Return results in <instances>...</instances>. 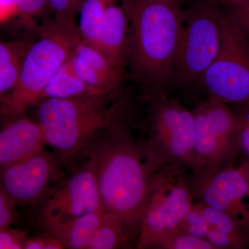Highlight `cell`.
Here are the masks:
<instances>
[{
	"mask_svg": "<svg viewBox=\"0 0 249 249\" xmlns=\"http://www.w3.org/2000/svg\"><path fill=\"white\" fill-rule=\"evenodd\" d=\"M87 152L95 160L105 212L119 217L138 235L152 176L164 165L148 137L136 136L111 111Z\"/></svg>",
	"mask_w": 249,
	"mask_h": 249,
	"instance_id": "cell-1",
	"label": "cell"
},
{
	"mask_svg": "<svg viewBox=\"0 0 249 249\" xmlns=\"http://www.w3.org/2000/svg\"><path fill=\"white\" fill-rule=\"evenodd\" d=\"M129 20L127 58L150 96L166 94L183 13L172 0H121Z\"/></svg>",
	"mask_w": 249,
	"mask_h": 249,
	"instance_id": "cell-2",
	"label": "cell"
},
{
	"mask_svg": "<svg viewBox=\"0 0 249 249\" xmlns=\"http://www.w3.org/2000/svg\"><path fill=\"white\" fill-rule=\"evenodd\" d=\"M81 40L74 21L54 18L46 23L40 39L32 42L23 59L14 88L0 102V118L9 122L22 117L40 103L49 80Z\"/></svg>",
	"mask_w": 249,
	"mask_h": 249,
	"instance_id": "cell-3",
	"label": "cell"
},
{
	"mask_svg": "<svg viewBox=\"0 0 249 249\" xmlns=\"http://www.w3.org/2000/svg\"><path fill=\"white\" fill-rule=\"evenodd\" d=\"M106 96L46 98L37 108V119L46 145L59 163H70L88 152L96 134L107 124Z\"/></svg>",
	"mask_w": 249,
	"mask_h": 249,
	"instance_id": "cell-4",
	"label": "cell"
},
{
	"mask_svg": "<svg viewBox=\"0 0 249 249\" xmlns=\"http://www.w3.org/2000/svg\"><path fill=\"white\" fill-rule=\"evenodd\" d=\"M193 172L168 163L152 176L136 248L153 249L163 236L178 228L194 204Z\"/></svg>",
	"mask_w": 249,
	"mask_h": 249,
	"instance_id": "cell-5",
	"label": "cell"
},
{
	"mask_svg": "<svg viewBox=\"0 0 249 249\" xmlns=\"http://www.w3.org/2000/svg\"><path fill=\"white\" fill-rule=\"evenodd\" d=\"M220 48L201 78L209 98L249 106V38L229 14L221 13Z\"/></svg>",
	"mask_w": 249,
	"mask_h": 249,
	"instance_id": "cell-6",
	"label": "cell"
},
{
	"mask_svg": "<svg viewBox=\"0 0 249 249\" xmlns=\"http://www.w3.org/2000/svg\"><path fill=\"white\" fill-rule=\"evenodd\" d=\"M220 14L204 1L183 13L173 71V79L180 85L188 86L201 80L217 56L221 44Z\"/></svg>",
	"mask_w": 249,
	"mask_h": 249,
	"instance_id": "cell-7",
	"label": "cell"
},
{
	"mask_svg": "<svg viewBox=\"0 0 249 249\" xmlns=\"http://www.w3.org/2000/svg\"><path fill=\"white\" fill-rule=\"evenodd\" d=\"M195 147L198 170L207 175L233 165L240 152L238 118L227 103L209 98L194 111Z\"/></svg>",
	"mask_w": 249,
	"mask_h": 249,
	"instance_id": "cell-8",
	"label": "cell"
},
{
	"mask_svg": "<svg viewBox=\"0 0 249 249\" xmlns=\"http://www.w3.org/2000/svg\"><path fill=\"white\" fill-rule=\"evenodd\" d=\"M148 140L163 164L178 163L196 173L198 170L195 147V117L166 94L152 96Z\"/></svg>",
	"mask_w": 249,
	"mask_h": 249,
	"instance_id": "cell-9",
	"label": "cell"
},
{
	"mask_svg": "<svg viewBox=\"0 0 249 249\" xmlns=\"http://www.w3.org/2000/svg\"><path fill=\"white\" fill-rule=\"evenodd\" d=\"M39 204L42 225L105 211L92 157L88 155L86 163L72 175L57 180Z\"/></svg>",
	"mask_w": 249,
	"mask_h": 249,
	"instance_id": "cell-10",
	"label": "cell"
},
{
	"mask_svg": "<svg viewBox=\"0 0 249 249\" xmlns=\"http://www.w3.org/2000/svg\"><path fill=\"white\" fill-rule=\"evenodd\" d=\"M55 154L45 147L0 169V188L16 206L37 205L60 177Z\"/></svg>",
	"mask_w": 249,
	"mask_h": 249,
	"instance_id": "cell-11",
	"label": "cell"
},
{
	"mask_svg": "<svg viewBox=\"0 0 249 249\" xmlns=\"http://www.w3.org/2000/svg\"><path fill=\"white\" fill-rule=\"evenodd\" d=\"M196 198L228 214L249 235V186L238 167L193 174Z\"/></svg>",
	"mask_w": 249,
	"mask_h": 249,
	"instance_id": "cell-12",
	"label": "cell"
},
{
	"mask_svg": "<svg viewBox=\"0 0 249 249\" xmlns=\"http://www.w3.org/2000/svg\"><path fill=\"white\" fill-rule=\"evenodd\" d=\"M181 230L209 241L215 249H245L249 235L228 214L199 200L179 226Z\"/></svg>",
	"mask_w": 249,
	"mask_h": 249,
	"instance_id": "cell-13",
	"label": "cell"
},
{
	"mask_svg": "<svg viewBox=\"0 0 249 249\" xmlns=\"http://www.w3.org/2000/svg\"><path fill=\"white\" fill-rule=\"evenodd\" d=\"M73 70L98 94L106 96L122 80L124 67L114 63L97 46L82 40L70 58Z\"/></svg>",
	"mask_w": 249,
	"mask_h": 249,
	"instance_id": "cell-14",
	"label": "cell"
},
{
	"mask_svg": "<svg viewBox=\"0 0 249 249\" xmlns=\"http://www.w3.org/2000/svg\"><path fill=\"white\" fill-rule=\"evenodd\" d=\"M46 145L37 122L19 117L0 130V169L24 160Z\"/></svg>",
	"mask_w": 249,
	"mask_h": 249,
	"instance_id": "cell-15",
	"label": "cell"
},
{
	"mask_svg": "<svg viewBox=\"0 0 249 249\" xmlns=\"http://www.w3.org/2000/svg\"><path fill=\"white\" fill-rule=\"evenodd\" d=\"M114 63L124 67L127 59V16L115 2L108 6L95 44Z\"/></svg>",
	"mask_w": 249,
	"mask_h": 249,
	"instance_id": "cell-16",
	"label": "cell"
},
{
	"mask_svg": "<svg viewBox=\"0 0 249 249\" xmlns=\"http://www.w3.org/2000/svg\"><path fill=\"white\" fill-rule=\"evenodd\" d=\"M106 213L105 211H97L43 227L46 232L58 239L65 249H87Z\"/></svg>",
	"mask_w": 249,
	"mask_h": 249,
	"instance_id": "cell-17",
	"label": "cell"
},
{
	"mask_svg": "<svg viewBox=\"0 0 249 249\" xmlns=\"http://www.w3.org/2000/svg\"><path fill=\"white\" fill-rule=\"evenodd\" d=\"M135 233L114 214L106 213L102 222L91 237L87 249H126L137 243Z\"/></svg>",
	"mask_w": 249,
	"mask_h": 249,
	"instance_id": "cell-18",
	"label": "cell"
},
{
	"mask_svg": "<svg viewBox=\"0 0 249 249\" xmlns=\"http://www.w3.org/2000/svg\"><path fill=\"white\" fill-rule=\"evenodd\" d=\"M88 96L102 95L98 94L80 79L69 58L49 80L42 93L41 101L46 98L63 99Z\"/></svg>",
	"mask_w": 249,
	"mask_h": 249,
	"instance_id": "cell-19",
	"label": "cell"
},
{
	"mask_svg": "<svg viewBox=\"0 0 249 249\" xmlns=\"http://www.w3.org/2000/svg\"><path fill=\"white\" fill-rule=\"evenodd\" d=\"M32 42L0 40V102L16 84L23 59Z\"/></svg>",
	"mask_w": 249,
	"mask_h": 249,
	"instance_id": "cell-20",
	"label": "cell"
},
{
	"mask_svg": "<svg viewBox=\"0 0 249 249\" xmlns=\"http://www.w3.org/2000/svg\"><path fill=\"white\" fill-rule=\"evenodd\" d=\"M116 0H84L80 13L78 25L82 40L90 43L97 42L108 6Z\"/></svg>",
	"mask_w": 249,
	"mask_h": 249,
	"instance_id": "cell-21",
	"label": "cell"
},
{
	"mask_svg": "<svg viewBox=\"0 0 249 249\" xmlns=\"http://www.w3.org/2000/svg\"><path fill=\"white\" fill-rule=\"evenodd\" d=\"M153 249H215L209 241L183 231L179 228L163 236Z\"/></svg>",
	"mask_w": 249,
	"mask_h": 249,
	"instance_id": "cell-22",
	"label": "cell"
},
{
	"mask_svg": "<svg viewBox=\"0 0 249 249\" xmlns=\"http://www.w3.org/2000/svg\"><path fill=\"white\" fill-rule=\"evenodd\" d=\"M84 0H47L48 6L55 13V18L65 20L74 21Z\"/></svg>",
	"mask_w": 249,
	"mask_h": 249,
	"instance_id": "cell-23",
	"label": "cell"
},
{
	"mask_svg": "<svg viewBox=\"0 0 249 249\" xmlns=\"http://www.w3.org/2000/svg\"><path fill=\"white\" fill-rule=\"evenodd\" d=\"M27 232L6 227L0 229V249H23Z\"/></svg>",
	"mask_w": 249,
	"mask_h": 249,
	"instance_id": "cell-24",
	"label": "cell"
},
{
	"mask_svg": "<svg viewBox=\"0 0 249 249\" xmlns=\"http://www.w3.org/2000/svg\"><path fill=\"white\" fill-rule=\"evenodd\" d=\"M238 112V140L240 151L249 159V106H240Z\"/></svg>",
	"mask_w": 249,
	"mask_h": 249,
	"instance_id": "cell-25",
	"label": "cell"
},
{
	"mask_svg": "<svg viewBox=\"0 0 249 249\" xmlns=\"http://www.w3.org/2000/svg\"><path fill=\"white\" fill-rule=\"evenodd\" d=\"M18 15L27 21H30L43 12L48 6L47 0H16Z\"/></svg>",
	"mask_w": 249,
	"mask_h": 249,
	"instance_id": "cell-26",
	"label": "cell"
},
{
	"mask_svg": "<svg viewBox=\"0 0 249 249\" xmlns=\"http://www.w3.org/2000/svg\"><path fill=\"white\" fill-rule=\"evenodd\" d=\"M61 242L53 236L46 232L45 234L28 236L24 242L23 249H63Z\"/></svg>",
	"mask_w": 249,
	"mask_h": 249,
	"instance_id": "cell-27",
	"label": "cell"
},
{
	"mask_svg": "<svg viewBox=\"0 0 249 249\" xmlns=\"http://www.w3.org/2000/svg\"><path fill=\"white\" fill-rule=\"evenodd\" d=\"M229 15L249 38V0H238Z\"/></svg>",
	"mask_w": 249,
	"mask_h": 249,
	"instance_id": "cell-28",
	"label": "cell"
},
{
	"mask_svg": "<svg viewBox=\"0 0 249 249\" xmlns=\"http://www.w3.org/2000/svg\"><path fill=\"white\" fill-rule=\"evenodd\" d=\"M16 206L0 188V229L9 227L16 218Z\"/></svg>",
	"mask_w": 249,
	"mask_h": 249,
	"instance_id": "cell-29",
	"label": "cell"
},
{
	"mask_svg": "<svg viewBox=\"0 0 249 249\" xmlns=\"http://www.w3.org/2000/svg\"><path fill=\"white\" fill-rule=\"evenodd\" d=\"M17 15L16 0H0V24L9 22Z\"/></svg>",
	"mask_w": 249,
	"mask_h": 249,
	"instance_id": "cell-30",
	"label": "cell"
},
{
	"mask_svg": "<svg viewBox=\"0 0 249 249\" xmlns=\"http://www.w3.org/2000/svg\"><path fill=\"white\" fill-rule=\"evenodd\" d=\"M238 168L245 177L249 186V159H245V160L239 165Z\"/></svg>",
	"mask_w": 249,
	"mask_h": 249,
	"instance_id": "cell-31",
	"label": "cell"
}]
</instances>
